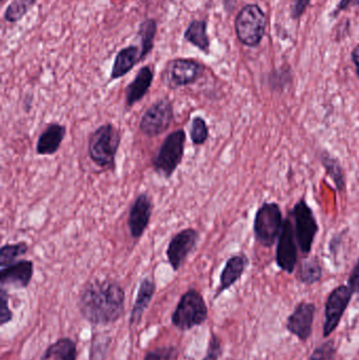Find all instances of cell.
<instances>
[{"instance_id":"21","label":"cell","mask_w":359,"mask_h":360,"mask_svg":"<svg viewBox=\"0 0 359 360\" xmlns=\"http://www.w3.org/2000/svg\"><path fill=\"white\" fill-rule=\"evenodd\" d=\"M320 160L327 175L334 182L337 192L345 193L347 190V177L341 162L326 150L320 152Z\"/></svg>"},{"instance_id":"7","label":"cell","mask_w":359,"mask_h":360,"mask_svg":"<svg viewBox=\"0 0 359 360\" xmlns=\"http://www.w3.org/2000/svg\"><path fill=\"white\" fill-rule=\"evenodd\" d=\"M267 27V17L259 4H248L235 18V32L238 40L244 46H259Z\"/></svg>"},{"instance_id":"34","label":"cell","mask_w":359,"mask_h":360,"mask_svg":"<svg viewBox=\"0 0 359 360\" xmlns=\"http://www.w3.org/2000/svg\"><path fill=\"white\" fill-rule=\"evenodd\" d=\"M348 285L351 289L353 295L358 297L359 302V257L355 266H353L351 273H350L349 278H348Z\"/></svg>"},{"instance_id":"15","label":"cell","mask_w":359,"mask_h":360,"mask_svg":"<svg viewBox=\"0 0 359 360\" xmlns=\"http://www.w3.org/2000/svg\"><path fill=\"white\" fill-rule=\"evenodd\" d=\"M34 275V264L31 260L21 259L11 266L1 269L0 285L1 288L27 289Z\"/></svg>"},{"instance_id":"37","label":"cell","mask_w":359,"mask_h":360,"mask_svg":"<svg viewBox=\"0 0 359 360\" xmlns=\"http://www.w3.org/2000/svg\"><path fill=\"white\" fill-rule=\"evenodd\" d=\"M354 6H359V0H341L337 6V11L343 12V11L354 8Z\"/></svg>"},{"instance_id":"10","label":"cell","mask_w":359,"mask_h":360,"mask_svg":"<svg viewBox=\"0 0 359 360\" xmlns=\"http://www.w3.org/2000/svg\"><path fill=\"white\" fill-rule=\"evenodd\" d=\"M299 243L290 216L285 218L284 226L276 243L275 262L278 268L288 274L294 273L299 264Z\"/></svg>"},{"instance_id":"29","label":"cell","mask_w":359,"mask_h":360,"mask_svg":"<svg viewBox=\"0 0 359 360\" xmlns=\"http://www.w3.org/2000/svg\"><path fill=\"white\" fill-rule=\"evenodd\" d=\"M111 340L103 335H96L92 338L90 349V360H103L107 356Z\"/></svg>"},{"instance_id":"22","label":"cell","mask_w":359,"mask_h":360,"mask_svg":"<svg viewBox=\"0 0 359 360\" xmlns=\"http://www.w3.org/2000/svg\"><path fill=\"white\" fill-rule=\"evenodd\" d=\"M78 356L77 344L69 338H63L46 348L40 360H76Z\"/></svg>"},{"instance_id":"35","label":"cell","mask_w":359,"mask_h":360,"mask_svg":"<svg viewBox=\"0 0 359 360\" xmlns=\"http://www.w3.org/2000/svg\"><path fill=\"white\" fill-rule=\"evenodd\" d=\"M311 0H295L294 6L292 10V17L294 19H299L301 15L307 10L308 6Z\"/></svg>"},{"instance_id":"19","label":"cell","mask_w":359,"mask_h":360,"mask_svg":"<svg viewBox=\"0 0 359 360\" xmlns=\"http://www.w3.org/2000/svg\"><path fill=\"white\" fill-rule=\"evenodd\" d=\"M67 134V128L58 122L48 124L38 137L36 153L41 156L54 155L60 149Z\"/></svg>"},{"instance_id":"17","label":"cell","mask_w":359,"mask_h":360,"mask_svg":"<svg viewBox=\"0 0 359 360\" xmlns=\"http://www.w3.org/2000/svg\"><path fill=\"white\" fill-rule=\"evenodd\" d=\"M154 77L155 71L153 65H145L137 72L134 79L126 88V107L132 108L147 95L153 84Z\"/></svg>"},{"instance_id":"36","label":"cell","mask_w":359,"mask_h":360,"mask_svg":"<svg viewBox=\"0 0 359 360\" xmlns=\"http://www.w3.org/2000/svg\"><path fill=\"white\" fill-rule=\"evenodd\" d=\"M344 240V234L343 233H339V234H335L334 236L331 239L330 243H329V250H330L331 253L337 257V252H339V248L341 247V243Z\"/></svg>"},{"instance_id":"8","label":"cell","mask_w":359,"mask_h":360,"mask_svg":"<svg viewBox=\"0 0 359 360\" xmlns=\"http://www.w3.org/2000/svg\"><path fill=\"white\" fill-rule=\"evenodd\" d=\"M206 67L192 58L171 59L164 65L162 80L171 90L191 86L204 76Z\"/></svg>"},{"instance_id":"2","label":"cell","mask_w":359,"mask_h":360,"mask_svg":"<svg viewBox=\"0 0 359 360\" xmlns=\"http://www.w3.org/2000/svg\"><path fill=\"white\" fill-rule=\"evenodd\" d=\"M120 143L122 135L114 124H101L89 137L88 153L91 160L100 168H115Z\"/></svg>"},{"instance_id":"31","label":"cell","mask_w":359,"mask_h":360,"mask_svg":"<svg viewBox=\"0 0 359 360\" xmlns=\"http://www.w3.org/2000/svg\"><path fill=\"white\" fill-rule=\"evenodd\" d=\"M337 350L332 340L325 342L314 350L310 360H334Z\"/></svg>"},{"instance_id":"14","label":"cell","mask_w":359,"mask_h":360,"mask_svg":"<svg viewBox=\"0 0 359 360\" xmlns=\"http://www.w3.org/2000/svg\"><path fill=\"white\" fill-rule=\"evenodd\" d=\"M315 311V304L311 302H299L287 321L288 331L301 342L309 340L313 330Z\"/></svg>"},{"instance_id":"6","label":"cell","mask_w":359,"mask_h":360,"mask_svg":"<svg viewBox=\"0 0 359 360\" xmlns=\"http://www.w3.org/2000/svg\"><path fill=\"white\" fill-rule=\"evenodd\" d=\"M289 216L292 219L299 251L303 257H309L314 241L320 232V226L315 214L307 200L301 198L293 205Z\"/></svg>"},{"instance_id":"38","label":"cell","mask_w":359,"mask_h":360,"mask_svg":"<svg viewBox=\"0 0 359 360\" xmlns=\"http://www.w3.org/2000/svg\"><path fill=\"white\" fill-rule=\"evenodd\" d=\"M352 61H353L354 65H355L356 75H358L359 79V44L352 51Z\"/></svg>"},{"instance_id":"16","label":"cell","mask_w":359,"mask_h":360,"mask_svg":"<svg viewBox=\"0 0 359 360\" xmlns=\"http://www.w3.org/2000/svg\"><path fill=\"white\" fill-rule=\"evenodd\" d=\"M249 264H250V260L244 253L234 254L226 262L219 276V285L215 292V300L218 298L223 292L233 287L242 278Z\"/></svg>"},{"instance_id":"32","label":"cell","mask_w":359,"mask_h":360,"mask_svg":"<svg viewBox=\"0 0 359 360\" xmlns=\"http://www.w3.org/2000/svg\"><path fill=\"white\" fill-rule=\"evenodd\" d=\"M13 319V312L8 306V296L4 288L0 290V326L11 323Z\"/></svg>"},{"instance_id":"26","label":"cell","mask_w":359,"mask_h":360,"mask_svg":"<svg viewBox=\"0 0 359 360\" xmlns=\"http://www.w3.org/2000/svg\"><path fill=\"white\" fill-rule=\"evenodd\" d=\"M29 251V245L25 241L16 243H6L0 249V266L1 269L11 266L17 262L19 257L25 255Z\"/></svg>"},{"instance_id":"24","label":"cell","mask_w":359,"mask_h":360,"mask_svg":"<svg viewBox=\"0 0 359 360\" xmlns=\"http://www.w3.org/2000/svg\"><path fill=\"white\" fill-rule=\"evenodd\" d=\"M297 279L303 285H312L322 277V266L316 256L307 257L299 264L296 273Z\"/></svg>"},{"instance_id":"3","label":"cell","mask_w":359,"mask_h":360,"mask_svg":"<svg viewBox=\"0 0 359 360\" xmlns=\"http://www.w3.org/2000/svg\"><path fill=\"white\" fill-rule=\"evenodd\" d=\"M208 314V306L202 294L196 289H189L175 307L171 323L179 331H191L206 323Z\"/></svg>"},{"instance_id":"33","label":"cell","mask_w":359,"mask_h":360,"mask_svg":"<svg viewBox=\"0 0 359 360\" xmlns=\"http://www.w3.org/2000/svg\"><path fill=\"white\" fill-rule=\"evenodd\" d=\"M223 354V346L221 340L216 334H212L209 340L206 356L202 360H218Z\"/></svg>"},{"instance_id":"30","label":"cell","mask_w":359,"mask_h":360,"mask_svg":"<svg viewBox=\"0 0 359 360\" xmlns=\"http://www.w3.org/2000/svg\"><path fill=\"white\" fill-rule=\"evenodd\" d=\"M178 354L176 347H160V348L148 351L143 360H177Z\"/></svg>"},{"instance_id":"27","label":"cell","mask_w":359,"mask_h":360,"mask_svg":"<svg viewBox=\"0 0 359 360\" xmlns=\"http://www.w3.org/2000/svg\"><path fill=\"white\" fill-rule=\"evenodd\" d=\"M36 2L37 0H13L4 12V20L11 23L21 20Z\"/></svg>"},{"instance_id":"20","label":"cell","mask_w":359,"mask_h":360,"mask_svg":"<svg viewBox=\"0 0 359 360\" xmlns=\"http://www.w3.org/2000/svg\"><path fill=\"white\" fill-rule=\"evenodd\" d=\"M141 48L137 46H129L122 49L114 59L110 80L119 79L132 71L133 68L141 61Z\"/></svg>"},{"instance_id":"1","label":"cell","mask_w":359,"mask_h":360,"mask_svg":"<svg viewBox=\"0 0 359 360\" xmlns=\"http://www.w3.org/2000/svg\"><path fill=\"white\" fill-rule=\"evenodd\" d=\"M126 304V292L111 278L93 279L82 288L78 310L84 321L95 327L113 325L122 319Z\"/></svg>"},{"instance_id":"12","label":"cell","mask_w":359,"mask_h":360,"mask_svg":"<svg viewBox=\"0 0 359 360\" xmlns=\"http://www.w3.org/2000/svg\"><path fill=\"white\" fill-rule=\"evenodd\" d=\"M353 297L349 285H341L335 288L327 298L325 307L324 338H328L339 327L341 317L345 314Z\"/></svg>"},{"instance_id":"9","label":"cell","mask_w":359,"mask_h":360,"mask_svg":"<svg viewBox=\"0 0 359 360\" xmlns=\"http://www.w3.org/2000/svg\"><path fill=\"white\" fill-rule=\"evenodd\" d=\"M174 120V108L169 98H160L141 116L139 129L145 136H159L167 132Z\"/></svg>"},{"instance_id":"4","label":"cell","mask_w":359,"mask_h":360,"mask_svg":"<svg viewBox=\"0 0 359 360\" xmlns=\"http://www.w3.org/2000/svg\"><path fill=\"white\" fill-rule=\"evenodd\" d=\"M185 132L183 129L170 133L164 139L151 160L154 171L159 176L169 179L181 166L185 156Z\"/></svg>"},{"instance_id":"25","label":"cell","mask_w":359,"mask_h":360,"mask_svg":"<svg viewBox=\"0 0 359 360\" xmlns=\"http://www.w3.org/2000/svg\"><path fill=\"white\" fill-rule=\"evenodd\" d=\"M156 33H157V22L155 19H145L139 25L138 37L141 39V61L152 52L154 49Z\"/></svg>"},{"instance_id":"28","label":"cell","mask_w":359,"mask_h":360,"mask_svg":"<svg viewBox=\"0 0 359 360\" xmlns=\"http://www.w3.org/2000/svg\"><path fill=\"white\" fill-rule=\"evenodd\" d=\"M210 135L208 124L206 120L202 116H195L192 120L191 127H190V137L192 143L195 146H202L207 143Z\"/></svg>"},{"instance_id":"39","label":"cell","mask_w":359,"mask_h":360,"mask_svg":"<svg viewBox=\"0 0 359 360\" xmlns=\"http://www.w3.org/2000/svg\"><path fill=\"white\" fill-rule=\"evenodd\" d=\"M223 6H225L226 12L228 13V14H230V13L233 12L234 8H235L236 2H237V0H223Z\"/></svg>"},{"instance_id":"11","label":"cell","mask_w":359,"mask_h":360,"mask_svg":"<svg viewBox=\"0 0 359 360\" xmlns=\"http://www.w3.org/2000/svg\"><path fill=\"white\" fill-rule=\"evenodd\" d=\"M200 238V233L193 228L183 229L171 238L166 255L174 272L181 270L190 254L197 247Z\"/></svg>"},{"instance_id":"18","label":"cell","mask_w":359,"mask_h":360,"mask_svg":"<svg viewBox=\"0 0 359 360\" xmlns=\"http://www.w3.org/2000/svg\"><path fill=\"white\" fill-rule=\"evenodd\" d=\"M156 293V283L153 277L147 276L139 283L136 300L133 304L130 315V327L136 328L141 323L147 309L153 300Z\"/></svg>"},{"instance_id":"5","label":"cell","mask_w":359,"mask_h":360,"mask_svg":"<svg viewBox=\"0 0 359 360\" xmlns=\"http://www.w3.org/2000/svg\"><path fill=\"white\" fill-rule=\"evenodd\" d=\"M282 207L278 202H263L257 209L253 221L255 240L263 248L273 247L280 238L284 226Z\"/></svg>"},{"instance_id":"23","label":"cell","mask_w":359,"mask_h":360,"mask_svg":"<svg viewBox=\"0 0 359 360\" xmlns=\"http://www.w3.org/2000/svg\"><path fill=\"white\" fill-rule=\"evenodd\" d=\"M183 38L204 54H210V38L207 33V21L192 20L183 34Z\"/></svg>"},{"instance_id":"13","label":"cell","mask_w":359,"mask_h":360,"mask_svg":"<svg viewBox=\"0 0 359 360\" xmlns=\"http://www.w3.org/2000/svg\"><path fill=\"white\" fill-rule=\"evenodd\" d=\"M153 202L147 193H141L131 205L128 216V228L133 239L141 238L150 224Z\"/></svg>"}]
</instances>
